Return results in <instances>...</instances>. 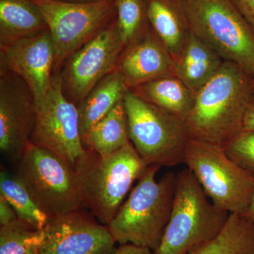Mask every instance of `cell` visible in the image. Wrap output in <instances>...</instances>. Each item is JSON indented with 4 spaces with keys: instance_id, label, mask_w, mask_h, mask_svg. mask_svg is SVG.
Instances as JSON below:
<instances>
[{
    "instance_id": "1",
    "label": "cell",
    "mask_w": 254,
    "mask_h": 254,
    "mask_svg": "<svg viewBox=\"0 0 254 254\" xmlns=\"http://www.w3.org/2000/svg\"><path fill=\"white\" fill-rule=\"evenodd\" d=\"M253 79L237 64L224 62L195 95L185 122L190 138L223 145L242 131L252 102Z\"/></svg>"
},
{
    "instance_id": "2",
    "label": "cell",
    "mask_w": 254,
    "mask_h": 254,
    "mask_svg": "<svg viewBox=\"0 0 254 254\" xmlns=\"http://www.w3.org/2000/svg\"><path fill=\"white\" fill-rule=\"evenodd\" d=\"M158 165H150L122 205L108 229L117 243L131 244L154 252L160 245L173 208L177 175L168 172L156 180Z\"/></svg>"
},
{
    "instance_id": "3",
    "label": "cell",
    "mask_w": 254,
    "mask_h": 254,
    "mask_svg": "<svg viewBox=\"0 0 254 254\" xmlns=\"http://www.w3.org/2000/svg\"><path fill=\"white\" fill-rule=\"evenodd\" d=\"M148 167L131 141L105 156L86 149L74 165L83 205L100 223L108 225Z\"/></svg>"
},
{
    "instance_id": "4",
    "label": "cell",
    "mask_w": 254,
    "mask_h": 254,
    "mask_svg": "<svg viewBox=\"0 0 254 254\" xmlns=\"http://www.w3.org/2000/svg\"><path fill=\"white\" fill-rule=\"evenodd\" d=\"M229 216L209 199L190 169H184L177 175L170 220L153 253L190 254L218 236Z\"/></svg>"
},
{
    "instance_id": "5",
    "label": "cell",
    "mask_w": 254,
    "mask_h": 254,
    "mask_svg": "<svg viewBox=\"0 0 254 254\" xmlns=\"http://www.w3.org/2000/svg\"><path fill=\"white\" fill-rule=\"evenodd\" d=\"M130 141L148 166L184 163L190 138L185 122L128 90L125 96Z\"/></svg>"
},
{
    "instance_id": "6",
    "label": "cell",
    "mask_w": 254,
    "mask_h": 254,
    "mask_svg": "<svg viewBox=\"0 0 254 254\" xmlns=\"http://www.w3.org/2000/svg\"><path fill=\"white\" fill-rule=\"evenodd\" d=\"M190 31L254 77V31L231 0H186Z\"/></svg>"
},
{
    "instance_id": "7",
    "label": "cell",
    "mask_w": 254,
    "mask_h": 254,
    "mask_svg": "<svg viewBox=\"0 0 254 254\" xmlns=\"http://www.w3.org/2000/svg\"><path fill=\"white\" fill-rule=\"evenodd\" d=\"M184 163L215 206L230 214L245 213L253 194L254 176L232 160L222 145L190 138Z\"/></svg>"
},
{
    "instance_id": "8",
    "label": "cell",
    "mask_w": 254,
    "mask_h": 254,
    "mask_svg": "<svg viewBox=\"0 0 254 254\" xmlns=\"http://www.w3.org/2000/svg\"><path fill=\"white\" fill-rule=\"evenodd\" d=\"M18 163L17 175L50 218L84 206L77 172L64 159L30 143Z\"/></svg>"
},
{
    "instance_id": "9",
    "label": "cell",
    "mask_w": 254,
    "mask_h": 254,
    "mask_svg": "<svg viewBox=\"0 0 254 254\" xmlns=\"http://www.w3.org/2000/svg\"><path fill=\"white\" fill-rule=\"evenodd\" d=\"M41 10L55 48L54 74L66 60L116 17L115 1L75 3L63 0H31Z\"/></svg>"
},
{
    "instance_id": "10",
    "label": "cell",
    "mask_w": 254,
    "mask_h": 254,
    "mask_svg": "<svg viewBox=\"0 0 254 254\" xmlns=\"http://www.w3.org/2000/svg\"><path fill=\"white\" fill-rule=\"evenodd\" d=\"M32 144L50 150L74 167L86 148L82 142L78 107L64 93L60 73L41 100L36 101Z\"/></svg>"
},
{
    "instance_id": "11",
    "label": "cell",
    "mask_w": 254,
    "mask_h": 254,
    "mask_svg": "<svg viewBox=\"0 0 254 254\" xmlns=\"http://www.w3.org/2000/svg\"><path fill=\"white\" fill-rule=\"evenodd\" d=\"M125 49L115 17L63 65L60 75L66 98L78 106L103 78L116 69Z\"/></svg>"
},
{
    "instance_id": "12",
    "label": "cell",
    "mask_w": 254,
    "mask_h": 254,
    "mask_svg": "<svg viewBox=\"0 0 254 254\" xmlns=\"http://www.w3.org/2000/svg\"><path fill=\"white\" fill-rule=\"evenodd\" d=\"M36 122V99L22 78L0 65V149L19 161L31 143Z\"/></svg>"
},
{
    "instance_id": "13",
    "label": "cell",
    "mask_w": 254,
    "mask_h": 254,
    "mask_svg": "<svg viewBox=\"0 0 254 254\" xmlns=\"http://www.w3.org/2000/svg\"><path fill=\"white\" fill-rule=\"evenodd\" d=\"M41 254H112L116 241L107 225L81 210L50 219Z\"/></svg>"
},
{
    "instance_id": "14",
    "label": "cell",
    "mask_w": 254,
    "mask_h": 254,
    "mask_svg": "<svg viewBox=\"0 0 254 254\" xmlns=\"http://www.w3.org/2000/svg\"><path fill=\"white\" fill-rule=\"evenodd\" d=\"M0 65L26 82L36 101L41 100L55 75V48L49 30L0 48Z\"/></svg>"
},
{
    "instance_id": "15",
    "label": "cell",
    "mask_w": 254,
    "mask_h": 254,
    "mask_svg": "<svg viewBox=\"0 0 254 254\" xmlns=\"http://www.w3.org/2000/svg\"><path fill=\"white\" fill-rule=\"evenodd\" d=\"M116 69L129 90L175 74V63L151 28L145 36L124 50Z\"/></svg>"
},
{
    "instance_id": "16",
    "label": "cell",
    "mask_w": 254,
    "mask_h": 254,
    "mask_svg": "<svg viewBox=\"0 0 254 254\" xmlns=\"http://www.w3.org/2000/svg\"><path fill=\"white\" fill-rule=\"evenodd\" d=\"M145 3L150 27L175 63L190 33L186 0H145Z\"/></svg>"
},
{
    "instance_id": "17",
    "label": "cell",
    "mask_w": 254,
    "mask_h": 254,
    "mask_svg": "<svg viewBox=\"0 0 254 254\" xmlns=\"http://www.w3.org/2000/svg\"><path fill=\"white\" fill-rule=\"evenodd\" d=\"M224 60L191 31L180 58L175 62V75L195 95L213 78Z\"/></svg>"
},
{
    "instance_id": "18",
    "label": "cell",
    "mask_w": 254,
    "mask_h": 254,
    "mask_svg": "<svg viewBox=\"0 0 254 254\" xmlns=\"http://www.w3.org/2000/svg\"><path fill=\"white\" fill-rule=\"evenodd\" d=\"M48 29L41 10L31 0H0V48Z\"/></svg>"
},
{
    "instance_id": "19",
    "label": "cell",
    "mask_w": 254,
    "mask_h": 254,
    "mask_svg": "<svg viewBox=\"0 0 254 254\" xmlns=\"http://www.w3.org/2000/svg\"><path fill=\"white\" fill-rule=\"evenodd\" d=\"M118 70L107 75L78 105L82 142L91 127L125 99L128 91Z\"/></svg>"
},
{
    "instance_id": "20",
    "label": "cell",
    "mask_w": 254,
    "mask_h": 254,
    "mask_svg": "<svg viewBox=\"0 0 254 254\" xmlns=\"http://www.w3.org/2000/svg\"><path fill=\"white\" fill-rule=\"evenodd\" d=\"M142 99L185 122L195 95L176 75L165 76L129 89Z\"/></svg>"
},
{
    "instance_id": "21",
    "label": "cell",
    "mask_w": 254,
    "mask_h": 254,
    "mask_svg": "<svg viewBox=\"0 0 254 254\" xmlns=\"http://www.w3.org/2000/svg\"><path fill=\"white\" fill-rule=\"evenodd\" d=\"M130 142L128 120L124 100L87 133L83 144L87 150L108 155Z\"/></svg>"
},
{
    "instance_id": "22",
    "label": "cell",
    "mask_w": 254,
    "mask_h": 254,
    "mask_svg": "<svg viewBox=\"0 0 254 254\" xmlns=\"http://www.w3.org/2000/svg\"><path fill=\"white\" fill-rule=\"evenodd\" d=\"M0 195L14 208L20 220L34 228L44 229L51 219L17 174L1 170Z\"/></svg>"
},
{
    "instance_id": "23",
    "label": "cell",
    "mask_w": 254,
    "mask_h": 254,
    "mask_svg": "<svg viewBox=\"0 0 254 254\" xmlns=\"http://www.w3.org/2000/svg\"><path fill=\"white\" fill-rule=\"evenodd\" d=\"M190 254H254V220L230 214L218 236Z\"/></svg>"
},
{
    "instance_id": "24",
    "label": "cell",
    "mask_w": 254,
    "mask_h": 254,
    "mask_svg": "<svg viewBox=\"0 0 254 254\" xmlns=\"http://www.w3.org/2000/svg\"><path fill=\"white\" fill-rule=\"evenodd\" d=\"M119 34L125 48L141 39L151 30L145 0H116Z\"/></svg>"
},
{
    "instance_id": "25",
    "label": "cell",
    "mask_w": 254,
    "mask_h": 254,
    "mask_svg": "<svg viewBox=\"0 0 254 254\" xmlns=\"http://www.w3.org/2000/svg\"><path fill=\"white\" fill-rule=\"evenodd\" d=\"M44 229L18 220L0 227V254H41Z\"/></svg>"
},
{
    "instance_id": "26",
    "label": "cell",
    "mask_w": 254,
    "mask_h": 254,
    "mask_svg": "<svg viewBox=\"0 0 254 254\" xmlns=\"http://www.w3.org/2000/svg\"><path fill=\"white\" fill-rule=\"evenodd\" d=\"M222 146L232 160L254 176V130L240 131Z\"/></svg>"
},
{
    "instance_id": "27",
    "label": "cell",
    "mask_w": 254,
    "mask_h": 254,
    "mask_svg": "<svg viewBox=\"0 0 254 254\" xmlns=\"http://www.w3.org/2000/svg\"><path fill=\"white\" fill-rule=\"evenodd\" d=\"M254 31V0H231Z\"/></svg>"
},
{
    "instance_id": "28",
    "label": "cell",
    "mask_w": 254,
    "mask_h": 254,
    "mask_svg": "<svg viewBox=\"0 0 254 254\" xmlns=\"http://www.w3.org/2000/svg\"><path fill=\"white\" fill-rule=\"evenodd\" d=\"M19 220L14 208L2 195H0V225H9Z\"/></svg>"
},
{
    "instance_id": "29",
    "label": "cell",
    "mask_w": 254,
    "mask_h": 254,
    "mask_svg": "<svg viewBox=\"0 0 254 254\" xmlns=\"http://www.w3.org/2000/svg\"><path fill=\"white\" fill-rule=\"evenodd\" d=\"M112 254H154L153 251L131 244L120 245Z\"/></svg>"
},
{
    "instance_id": "30",
    "label": "cell",
    "mask_w": 254,
    "mask_h": 254,
    "mask_svg": "<svg viewBox=\"0 0 254 254\" xmlns=\"http://www.w3.org/2000/svg\"><path fill=\"white\" fill-rule=\"evenodd\" d=\"M254 103H251L246 112L244 118L242 131H254Z\"/></svg>"
},
{
    "instance_id": "31",
    "label": "cell",
    "mask_w": 254,
    "mask_h": 254,
    "mask_svg": "<svg viewBox=\"0 0 254 254\" xmlns=\"http://www.w3.org/2000/svg\"><path fill=\"white\" fill-rule=\"evenodd\" d=\"M246 218L250 219L254 221V186L253 194H252V199H251L250 205L248 208L246 210L245 213L243 214Z\"/></svg>"
},
{
    "instance_id": "32",
    "label": "cell",
    "mask_w": 254,
    "mask_h": 254,
    "mask_svg": "<svg viewBox=\"0 0 254 254\" xmlns=\"http://www.w3.org/2000/svg\"><path fill=\"white\" fill-rule=\"evenodd\" d=\"M63 1L75 3H97L103 2V1H116V0H63Z\"/></svg>"
},
{
    "instance_id": "33",
    "label": "cell",
    "mask_w": 254,
    "mask_h": 254,
    "mask_svg": "<svg viewBox=\"0 0 254 254\" xmlns=\"http://www.w3.org/2000/svg\"><path fill=\"white\" fill-rule=\"evenodd\" d=\"M252 103H254V77L253 79V86H252Z\"/></svg>"
}]
</instances>
